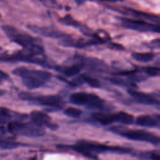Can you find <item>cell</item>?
Returning a JSON list of instances; mask_svg holds the SVG:
<instances>
[{"mask_svg": "<svg viewBox=\"0 0 160 160\" xmlns=\"http://www.w3.org/2000/svg\"><path fill=\"white\" fill-rule=\"evenodd\" d=\"M136 122L139 126L149 128L156 127L158 124V121L149 115H140L138 116Z\"/></svg>", "mask_w": 160, "mask_h": 160, "instance_id": "cell-12", "label": "cell"}, {"mask_svg": "<svg viewBox=\"0 0 160 160\" xmlns=\"http://www.w3.org/2000/svg\"><path fill=\"white\" fill-rule=\"evenodd\" d=\"M122 136L129 139L136 141H143L150 142L152 143H158L160 142V138L156 136L151 132L143 130H126L122 131L120 133Z\"/></svg>", "mask_w": 160, "mask_h": 160, "instance_id": "cell-8", "label": "cell"}, {"mask_svg": "<svg viewBox=\"0 0 160 160\" xmlns=\"http://www.w3.org/2000/svg\"><path fill=\"white\" fill-rule=\"evenodd\" d=\"M114 116L116 122H119L126 125L131 124L134 121L133 115L125 111L118 112L114 114Z\"/></svg>", "mask_w": 160, "mask_h": 160, "instance_id": "cell-14", "label": "cell"}, {"mask_svg": "<svg viewBox=\"0 0 160 160\" xmlns=\"http://www.w3.org/2000/svg\"><path fill=\"white\" fill-rule=\"evenodd\" d=\"M27 28L34 33L48 38H60L63 36L61 32L51 27H42L36 25L29 24L27 25Z\"/></svg>", "mask_w": 160, "mask_h": 160, "instance_id": "cell-10", "label": "cell"}, {"mask_svg": "<svg viewBox=\"0 0 160 160\" xmlns=\"http://www.w3.org/2000/svg\"><path fill=\"white\" fill-rule=\"evenodd\" d=\"M40 2H41L44 6L52 8V9H57L59 7V5L57 2L56 0H38Z\"/></svg>", "mask_w": 160, "mask_h": 160, "instance_id": "cell-22", "label": "cell"}, {"mask_svg": "<svg viewBox=\"0 0 160 160\" xmlns=\"http://www.w3.org/2000/svg\"><path fill=\"white\" fill-rule=\"evenodd\" d=\"M64 76L71 77L78 74L81 71V67L79 64H74L69 66H63L58 68Z\"/></svg>", "mask_w": 160, "mask_h": 160, "instance_id": "cell-17", "label": "cell"}, {"mask_svg": "<svg viewBox=\"0 0 160 160\" xmlns=\"http://www.w3.org/2000/svg\"><path fill=\"white\" fill-rule=\"evenodd\" d=\"M0 18H1V14H0Z\"/></svg>", "mask_w": 160, "mask_h": 160, "instance_id": "cell-30", "label": "cell"}, {"mask_svg": "<svg viewBox=\"0 0 160 160\" xmlns=\"http://www.w3.org/2000/svg\"><path fill=\"white\" fill-rule=\"evenodd\" d=\"M64 113L67 116L76 118H79L81 115L82 111L80 109L77 108L68 107L64 109Z\"/></svg>", "mask_w": 160, "mask_h": 160, "instance_id": "cell-19", "label": "cell"}, {"mask_svg": "<svg viewBox=\"0 0 160 160\" xmlns=\"http://www.w3.org/2000/svg\"><path fill=\"white\" fill-rule=\"evenodd\" d=\"M70 101L77 105H89L95 108H102L104 105L103 99L98 96L85 92H76L72 93L69 98Z\"/></svg>", "mask_w": 160, "mask_h": 160, "instance_id": "cell-7", "label": "cell"}, {"mask_svg": "<svg viewBox=\"0 0 160 160\" xmlns=\"http://www.w3.org/2000/svg\"><path fill=\"white\" fill-rule=\"evenodd\" d=\"M5 91H4L3 89H0V96L4 95L5 94Z\"/></svg>", "mask_w": 160, "mask_h": 160, "instance_id": "cell-27", "label": "cell"}, {"mask_svg": "<svg viewBox=\"0 0 160 160\" xmlns=\"http://www.w3.org/2000/svg\"><path fill=\"white\" fill-rule=\"evenodd\" d=\"M19 99L39 106L50 109H60L63 104V100L58 95H42L28 91H21L18 94Z\"/></svg>", "mask_w": 160, "mask_h": 160, "instance_id": "cell-4", "label": "cell"}, {"mask_svg": "<svg viewBox=\"0 0 160 160\" xmlns=\"http://www.w3.org/2000/svg\"><path fill=\"white\" fill-rule=\"evenodd\" d=\"M78 2H83L84 0H76Z\"/></svg>", "mask_w": 160, "mask_h": 160, "instance_id": "cell-28", "label": "cell"}, {"mask_svg": "<svg viewBox=\"0 0 160 160\" xmlns=\"http://www.w3.org/2000/svg\"><path fill=\"white\" fill-rule=\"evenodd\" d=\"M94 118L102 125H108L116 122L114 114H105L103 112H96L93 114Z\"/></svg>", "mask_w": 160, "mask_h": 160, "instance_id": "cell-13", "label": "cell"}, {"mask_svg": "<svg viewBox=\"0 0 160 160\" xmlns=\"http://www.w3.org/2000/svg\"><path fill=\"white\" fill-rule=\"evenodd\" d=\"M6 132L13 136L28 138H38L44 135V128L31 122H24L22 119H14L8 123Z\"/></svg>", "mask_w": 160, "mask_h": 160, "instance_id": "cell-3", "label": "cell"}, {"mask_svg": "<svg viewBox=\"0 0 160 160\" xmlns=\"http://www.w3.org/2000/svg\"><path fill=\"white\" fill-rule=\"evenodd\" d=\"M82 78L83 81H85L89 86H90L92 88H98L101 86V84L99 80L93 77L89 76H83Z\"/></svg>", "mask_w": 160, "mask_h": 160, "instance_id": "cell-20", "label": "cell"}, {"mask_svg": "<svg viewBox=\"0 0 160 160\" xmlns=\"http://www.w3.org/2000/svg\"><path fill=\"white\" fill-rule=\"evenodd\" d=\"M0 60L8 62L22 61L39 64L46 68L51 67L44 57V54L24 49L11 54L2 55L0 56Z\"/></svg>", "mask_w": 160, "mask_h": 160, "instance_id": "cell-5", "label": "cell"}, {"mask_svg": "<svg viewBox=\"0 0 160 160\" xmlns=\"http://www.w3.org/2000/svg\"><path fill=\"white\" fill-rule=\"evenodd\" d=\"M21 146H24V144L15 141V139L12 137L6 136L4 134L0 132V149L11 150Z\"/></svg>", "mask_w": 160, "mask_h": 160, "instance_id": "cell-11", "label": "cell"}, {"mask_svg": "<svg viewBox=\"0 0 160 160\" xmlns=\"http://www.w3.org/2000/svg\"><path fill=\"white\" fill-rule=\"evenodd\" d=\"M29 117L32 122L43 128L46 127L51 130H56L58 127L56 124L51 121V117L44 111H32L31 112Z\"/></svg>", "mask_w": 160, "mask_h": 160, "instance_id": "cell-9", "label": "cell"}, {"mask_svg": "<svg viewBox=\"0 0 160 160\" xmlns=\"http://www.w3.org/2000/svg\"><path fill=\"white\" fill-rule=\"evenodd\" d=\"M13 116L9 110L5 109H0V126L8 124L12 121Z\"/></svg>", "mask_w": 160, "mask_h": 160, "instance_id": "cell-18", "label": "cell"}, {"mask_svg": "<svg viewBox=\"0 0 160 160\" xmlns=\"http://www.w3.org/2000/svg\"><path fill=\"white\" fill-rule=\"evenodd\" d=\"M152 158L154 159H160V154H152Z\"/></svg>", "mask_w": 160, "mask_h": 160, "instance_id": "cell-25", "label": "cell"}, {"mask_svg": "<svg viewBox=\"0 0 160 160\" xmlns=\"http://www.w3.org/2000/svg\"><path fill=\"white\" fill-rule=\"evenodd\" d=\"M1 28L11 42L21 46L22 49L44 54L42 42L39 38L10 25H3Z\"/></svg>", "mask_w": 160, "mask_h": 160, "instance_id": "cell-1", "label": "cell"}, {"mask_svg": "<svg viewBox=\"0 0 160 160\" xmlns=\"http://www.w3.org/2000/svg\"><path fill=\"white\" fill-rule=\"evenodd\" d=\"M59 21L62 24L69 26H76L78 24V22L69 15H66L64 17L60 18Z\"/></svg>", "mask_w": 160, "mask_h": 160, "instance_id": "cell-21", "label": "cell"}, {"mask_svg": "<svg viewBox=\"0 0 160 160\" xmlns=\"http://www.w3.org/2000/svg\"><path fill=\"white\" fill-rule=\"evenodd\" d=\"M146 72L149 76H160V68L155 66H149L145 69Z\"/></svg>", "mask_w": 160, "mask_h": 160, "instance_id": "cell-23", "label": "cell"}, {"mask_svg": "<svg viewBox=\"0 0 160 160\" xmlns=\"http://www.w3.org/2000/svg\"><path fill=\"white\" fill-rule=\"evenodd\" d=\"M129 93L135 99H136L137 100H138L139 101L142 103L152 104V103H154V99L153 98H152L151 96H148V94L144 92H139L134 89H130L129 91Z\"/></svg>", "mask_w": 160, "mask_h": 160, "instance_id": "cell-15", "label": "cell"}, {"mask_svg": "<svg viewBox=\"0 0 160 160\" xmlns=\"http://www.w3.org/2000/svg\"><path fill=\"white\" fill-rule=\"evenodd\" d=\"M104 2H118V1H122L123 0H100Z\"/></svg>", "mask_w": 160, "mask_h": 160, "instance_id": "cell-26", "label": "cell"}, {"mask_svg": "<svg viewBox=\"0 0 160 160\" xmlns=\"http://www.w3.org/2000/svg\"><path fill=\"white\" fill-rule=\"evenodd\" d=\"M12 72L21 78L23 85L29 90L44 86L52 77V74L48 71L34 69L25 66L18 67Z\"/></svg>", "mask_w": 160, "mask_h": 160, "instance_id": "cell-2", "label": "cell"}, {"mask_svg": "<svg viewBox=\"0 0 160 160\" xmlns=\"http://www.w3.org/2000/svg\"><path fill=\"white\" fill-rule=\"evenodd\" d=\"M11 78L8 74L0 69V84H2L5 81H10Z\"/></svg>", "mask_w": 160, "mask_h": 160, "instance_id": "cell-24", "label": "cell"}, {"mask_svg": "<svg viewBox=\"0 0 160 160\" xmlns=\"http://www.w3.org/2000/svg\"><path fill=\"white\" fill-rule=\"evenodd\" d=\"M72 149L82 155L88 158H94V156L96 153H99L107 151H123L126 149L118 147H111L105 144H99L94 142L86 141H78L76 144L72 146Z\"/></svg>", "mask_w": 160, "mask_h": 160, "instance_id": "cell-6", "label": "cell"}, {"mask_svg": "<svg viewBox=\"0 0 160 160\" xmlns=\"http://www.w3.org/2000/svg\"><path fill=\"white\" fill-rule=\"evenodd\" d=\"M159 118H160V115H159Z\"/></svg>", "mask_w": 160, "mask_h": 160, "instance_id": "cell-29", "label": "cell"}, {"mask_svg": "<svg viewBox=\"0 0 160 160\" xmlns=\"http://www.w3.org/2000/svg\"><path fill=\"white\" fill-rule=\"evenodd\" d=\"M132 57L137 61L141 62H148L154 59V54L151 52H136L132 53Z\"/></svg>", "mask_w": 160, "mask_h": 160, "instance_id": "cell-16", "label": "cell"}]
</instances>
